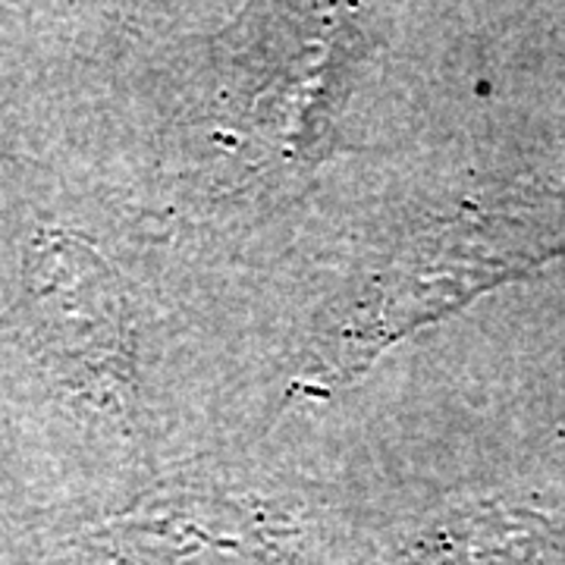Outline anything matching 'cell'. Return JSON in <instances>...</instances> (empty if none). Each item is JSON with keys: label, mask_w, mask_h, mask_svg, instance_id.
Returning a JSON list of instances; mask_svg holds the SVG:
<instances>
[{"label": "cell", "mask_w": 565, "mask_h": 565, "mask_svg": "<svg viewBox=\"0 0 565 565\" xmlns=\"http://www.w3.org/2000/svg\"><path fill=\"white\" fill-rule=\"evenodd\" d=\"M245 512L211 500L151 503L73 544L82 565H252L262 537Z\"/></svg>", "instance_id": "obj_1"}]
</instances>
